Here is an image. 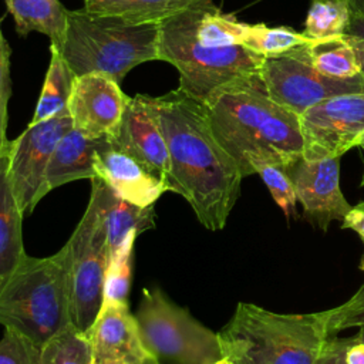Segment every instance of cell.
<instances>
[{"label": "cell", "instance_id": "obj_1", "mask_svg": "<svg viewBox=\"0 0 364 364\" xmlns=\"http://www.w3.org/2000/svg\"><path fill=\"white\" fill-rule=\"evenodd\" d=\"M146 98L169 154L168 191L191 205L202 226L222 230L240 195L243 176L218 141L206 105L179 88Z\"/></svg>", "mask_w": 364, "mask_h": 364}, {"label": "cell", "instance_id": "obj_2", "mask_svg": "<svg viewBox=\"0 0 364 364\" xmlns=\"http://www.w3.org/2000/svg\"><path fill=\"white\" fill-rule=\"evenodd\" d=\"M205 105L218 141L235 158L243 178L253 175L257 161L287 168L303 156L299 115L273 101L262 78L230 87Z\"/></svg>", "mask_w": 364, "mask_h": 364}, {"label": "cell", "instance_id": "obj_3", "mask_svg": "<svg viewBox=\"0 0 364 364\" xmlns=\"http://www.w3.org/2000/svg\"><path fill=\"white\" fill-rule=\"evenodd\" d=\"M212 0L198 4L159 23V60L179 73V90L206 104L219 92L260 80L264 57L245 46H205L196 37L202 10Z\"/></svg>", "mask_w": 364, "mask_h": 364}, {"label": "cell", "instance_id": "obj_4", "mask_svg": "<svg viewBox=\"0 0 364 364\" xmlns=\"http://www.w3.org/2000/svg\"><path fill=\"white\" fill-rule=\"evenodd\" d=\"M218 337L233 364H314L330 337L327 311L274 313L240 301Z\"/></svg>", "mask_w": 364, "mask_h": 364}, {"label": "cell", "instance_id": "obj_5", "mask_svg": "<svg viewBox=\"0 0 364 364\" xmlns=\"http://www.w3.org/2000/svg\"><path fill=\"white\" fill-rule=\"evenodd\" d=\"M70 303L67 246L47 257L26 253L0 283V324L43 347L71 323Z\"/></svg>", "mask_w": 364, "mask_h": 364}, {"label": "cell", "instance_id": "obj_6", "mask_svg": "<svg viewBox=\"0 0 364 364\" xmlns=\"http://www.w3.org/2000/svg\"><path fill=\"white\" fill-rule=\"evenodd\" d=\"M159 23L135 24L87 10H68L58 50L75 77L101 73L119 84L138 64L159 60Z\"/></svg>", "mask_w": 364, "mask_h": 364}, {"label": "cell", "instance_id": "obj_7", "mask_svg": "<svg viewBox=\"0 0 364 364\" xmlns=\"http://www.w3.org/2000/svg\"><path fill=\"white\" fill-rule=\"evenodd\" d=\"M134 316L142 343L156 364H213L223 357L218 333L173 303L158 286L142 290Z\"/></svg>", "mask_w": 364, "mask_h": 364}, {"label": "cell", "instance_id": "obj_8", "mask_svg": "<svg viewBox=\"0 0 364 364\" xmlns=\"http://www.w3.org/2000/svg\"><path fill=\"white\" fill-rule=\"evenodd\" d=\"M65 246L70 266L71 324L88 336L102 306L104 277L109 259L102 205L94 188L87 209Z\"/></svg>", "mask_w": 364, "mask_h": 364}, {"label": "cell", "instance_id": "obj_9", "mask_svg": "<svg viewBox=\"0 0 364 364\" xmlns=\"http://www.w3.org/2000/svg\"><path fill=\"white\" fill-rule=\"evenodd\" d=\"M260 77L267 95L297 115L330 97L364 92L361 75L333 78L318 73L311 64L309 44L279 55L264 57Z\"/></svg>", "mask_w": 364, "mask_h": 364}, {"label": "cell", "instance_id": "obj_10", "mask_svg": "<svg viewBox=\"0 0 364 364\" xmlns=\"http://www.w3.org/2000/svg\"><path fill=\"white\" fill-rule=\"evenodd\" d=\"M299 118L303 158H341L364 135V92L330 97L307 108Z\"/></svg>", "mask_w": 364, "mask_h": 364}, {"label": "cell", "instance_id": "obj_11", "mask_svg": "<svg viewBox=\"0 0 364 364\" xmlns=\"http://www.w3.org/2000/svg\"><path fill=\"white\" fill-rule=\"evenodd\" d=\"M73 128L70 115L55 117L27 128L9 148V176L23 215L31 213L41 198L44 175L60 138Z\"/></svg>", "mask_w": 364, "mask_h": 364}, {"label": "cell", "instance_id": "obj_12", "mask_svg": "<svg viewBox=\"0 0 364 364\" xmlns=\"http://www.w3.org/2000/svg\"><path fill=\"white\" fill-rule=\"evenodd\" d=\"M286 171L310 223L326 232L331 222H343L351 205L340 188V158L311 161L301 156Z\"/></svg>", "mask_w": 364, "mask_h": 364}, {"label": "cell", "instance_id": "obj_13", "mask_svg": "<svg viewBox=\"0 0 364 364\" xmlns=\"http://www.w3.org/2000/svg\"><path fill=\"white\" fill-rule=\"evenodd\" d=\"M129 97L109 75L90 73L74 78L68 102L73 127L94 136L111 135L118 127Z\"/></svg>", "mask_w": 364, "mask_h": 364}, {"label": "cell", "instance_id": "obj_14", "mask_svg": "<svg viewBox=\"0 0 364 364\" xmlns=\"http://www.w3.org/2000/svg\"><path fill=\"white\" fill-rule=\"evenodd\" d=\"M107 136L112 146L141 162L166 183L169 154L158 118L146 95L129 97L118 127Z\"/></svg>", "mask_w": 364, "mask_h": 364}, {"label": "cell", "instance_id": "obj_15", "mask_svg": "<svg viewBox=\"0 0 364 364\" xmlns=\"http://www.w3.org/2000/svg\"><path fill=\"white\" fill-rule=\"evenodd\" d=\"M97 364H156L145 348L128 303L102 304L87 336Z\"/></svg>", "mask_w": 364, "mask_h": 364}, {"label": "cell", "instance_id": "obj_16", "mask_svg": "<svg viewBox=\"0 0 364 364\" xmlns=\"http://www.w3.org/2000/svg\"><path fill=\"white\" fill-rule=\"evenodd\" d=\"M95 178L102 179L118 196L136 205L151 206L168 191L166 183L141 162L117 149L104 136L95 154Z\"/></svg>", "mask_w": 364, "mask_h": 364}, {"label": "cell", "instance_id": "obj_17", "mask_svg": "<svg viewBox=\"0 0 364 364\" xmlns=\"http://www.w3.org/2000/svg\"><path fill=\"white\" fill-rule=\"evenodd\" d=\"M102 138L90 136L74 127L70 128L53 151L44 175L41 198L68 182L95 178V154Z\"/></svg>", "mask_w": 364, "mask_h": 364}, {"label": "cell", "instance_id": "obj_18", "mask_svg": "<svg viewBox=\"0 0 364 364\" xmlns=\"http://www.w3.org/2000/svg\"><path fill=\"white\" fill-rule=\"evenodd\" d=\"M91 188L98 192L104 223L107 230L108 256H112L131 235H141L155 226V209L151 206H136L118 196L102 179L92 178Z\"/></svg>", "mask_w": 364, "mask_h": 364}, {"label": "cell", "instance_id": "obj_19", "mask_svg": "<svg viewBox=\"0 0 364 364\" xmlns=\"http://www.w3.org/2000/svg\"><path fill=\"white\" fill-rule=\"evenodd\" d=\"M9 148L0 155V283L26 256L21 235L24 215L20 210L9 176Z\"/></svg>", "mask_w": 364, "mask_h": 364}, {"label": "cell", "instance_id": "obj_20", "mask_svg": "<svg viewBox=\"0 0 364 364\" xmlns=\"http://www.w3.org/2000/svg\"><path fill=\"white\" fill-rule=\"evenodd\" d=\"M9 13L14 17L16 31L26 37L38 31L50 38V48L60 50L68 10L58 0H4Z\"/></svg>", "mask_w": 364, "mask_h": 364}, {"label": "cell", "instance_id": "obj_21", "mask_svg": "<svg viewBox=\"0 0 364 364\" xmlns=\"http://www.w3.org/2000/svg\"><path fill=\"white\" fill-rule=\"evenodd\" d=\"M202 0H84V10L129 23H161Z\"/></svg>", "mask_w": 364, "mask_h": 364}, {"label": "cell", "instance_id": "obj_22", "mask_svg": "<svg viewBox=\"0 0 364 364\" xmlns=\"http://www.w3.org/2000/svg\"><path fill=\"white\" fill-rule=\"evenodd\" d=\"M50 54L51 60L33 119L30 121L31 125L55 117L70 115L68 102L75 75L57 50L50 48Z\"/></svg>", "mask_w": 364, "mask_h": 364}, {"label": "cell", "instance_id": "obj_23", "mask_svg": "<svg viewBox=\"0 0 364 364\" xmlns=\"http://www.w3.org/2000/svg\"><path fill=\"white\" fill-rule=\"evenodd\" d=\"M309 55L313 67L327 77L354 78L360 75L358 57L347 34L314 40L309 44Z\"/></svg>", "mask_w": 364, "mask_h": 364}, {"label": "cell", "instance_id": "obj_24", "mask_svg": "<svg viewBox=\"0 0 364 364\" xmlns=\"http://www.w3.org/2000/svg\"><path fill=\"white\" fill-rule=\"evenodd\" d=\"M351 10L343 0H313L303 34L311 40L341 37L351 21Z\"/></svg>", "mask_w": 364, "mask_h": 364}, {"label": "cell", "instance_id": "obj_25", "mask_svg": "<svg viewBox=\"0 0 364 364\" xmlns=\"http://www.w3.org/2000/svg\"><path fill=\"white\" fill-rule=\"evenodd\" d=\"M310 43L313 40L303 33H297L289 27H267L264 23H246L242 38V46L262 57L279 55Z\"/></svg>", "mask_w": 364, "mask_h": 364}, {"label": "cell", "instance_id": "obj_26", "mask_svg": "<svg viewBox=\"0 0 364 364\" xmlns=\"http://www.w3.org/2000/svg\"><path fill=\"white\" fill-rule=\"evenodd\" d=\"M43 364H91L92 347L90 338L71 323L54 334L41 347Z\"/></svg>", "mask_w": 364, "mask_h": 364}, {"label": "cell", "instance_id": "obj_27", "mask_svg": "<svg viewBox=\"0 0 364 364\" xmlns=\"http://www.w3.org/2000/svg\"><path fill=\"white\" fill-rule=\"evenodd\" d=\"M136 236H128L121 247L108 259V266L104 277L102 304L128 303V293L131 286V262L134 242Z\"/></svg>", "mask_w": 364, "mask_h": 364}, {"label": "cell", "instance_id": "obj_28", "mask_svg": "<svg viewBox=\"0 0 364 364\" xmlns=\"http://www.w3.org/2000/svg\"><path fill=\"white\" fill-rule=\"evenodd\" d=\"M253 173H257L269 189L273 200L284 213H290L296 206V192L286 168L277 162L257 161L252 165Z\"/></svg>", "mask_w": 364, "mask_h": 364}, {"label": "cell", "instance_id": "obj_29", "mask_svg": "<svg viewBox=\"0 0 364 364\" xmlns=\"http://www.w3.org/2000/svg\"><path fill=\"white\" fill-rule=\"evenodd\" d=\"M326 311L330 336L357 328V340L364 341V284L346 303Z\"/></svg>", "mask_w": 364, "mask_h": 364}, {"label": "cell", "instance_id": "obj_30", "mask_svg": "<svg viewBox=\"0 0 364 364\" xmlns=\"http://www.w3.org/2000/svg\"><path fill=\"white\" fill-rule=\"evenodd\" d=\"M0 364H43L41 347L21 333L4 327L0 340Z\"/></svg>", "mask_w": 364, "mask_h": 364}, {"label": "cell", "instance_id": "obj_31", "mask_svg": "<svg viewBox=\"0 0 364 364\" xmlns=\"http://www.w3.org/2000/svg\"><path fill=\"white\" fill-rule=\"evenodd\" d=\"M1 23V18H0ZM10 55L11 48L3 36L0 24V149H6L10 145L7 139V105L11 95L10 80Z\"/></svg>", "mask_w": 364, "mask_h": 364}, {"label": "cell", "instance_id": "obj_32", "mask_svg": "<svg viewBox=\"0 0 364 364\" xmlns=\"http://www.w3.org/2000/svg\"><path fill=\"white\" fill-rule=\"evenodd\" d=\"M354 341H355V336L353 337L330 336L323 344L314 364H347V360H346L347 350Z\"/></svg>", "mask_w": 364, "mask_h": 364}, {"label": "cell", "instance_id": "obj_33", "mask_svg": "<svg viewBox=\"0 0 364 364\" xmlns=\"http://www.w3.org/2000/svg\"><path fill=\"white\" fill-rule=\"evenodd\" d=\"M346 34L357 53L360 75L364 80V16H351V21Z\"/></svg>", "mask_w": 364, "mask_h": 364}, {"label": "cell", "instance_id": "obj_34", "mask_svg": "<svg viewBox=\"0 0 364 364\" xmlns=\"http://www.w3.org/2000/svg\"><path fill=\"white\" fill-rule=\"evenodd\" d=\"M341 228L354 230L364 243V200L351 206L350 212L341 222Z\"/></svg>", "mask_w": 364, "mask_h": 364}, {"label": "cell", "instance_id": "obj_35", "mask_svg": "<svg viewBox=\"0 0 364 364\" xmlns=\"http://www.w3.org/2000/svg\"><path fill=\"white\" fill-rule=\"evenodd\" d=\"M347 364H364V341L357 340L348 347L346 355Z\"/></svg>", "mask_w": 364, "mask_h": 364}, {"label": "cell", "instance_id": "obj_36", "mask_svg": "<svg viewBox=\"0 0 364 364\" xmlns=\"http://www.w3.org/2000/svg\"><path fill=\"white\" fill-rule=\"evenodd\" d=\"M348 4L353 16H364V0H343Z\"/></svg>", "mask_w": 364, "mask_h": 364}, {"label": "cell", "instance_id": "obj_37", "mask_svg": "<svg viewBox=\"0 0 364 364\" xmlns=\"http://www.w3.org/2000/svg\"><path fill=\"white\" fill-rule=\"evenodd\" d=\"M357 146H360V148L364 151V135L361 136V139H360V142H358V145H357ZM360 185H361V186H364V172H363V178H361Z\"/></svg>", "mask_w": 364, "mask_h": 364}, {"label": "cell", "instance_id": "obj_38", "mask_svg": "<svg viewBox=\"0 0 364 364\" xmlns=\"http://www.w3.org/2000/svg\"><path fill=\"white\" fill-rule=\"evenodd\" d=\"M213 364H233L229 358H226V357H222L220 360H218L216 363H213Z\"/></svg>", "mask_w": 364, "mask_h": 364}, {"label": "cell", "instance_id": "obj_39", "mask_svg": "<svg viewBox=\"0 0 364 364\" xmlns=\"http://www.w3.org/2000/svg\"><path fill=\"white\" fill-rule=\"evenodd\" d=\"M360 270H361V272H364V256H363L361 263H360Z\"/></svg>", "mask_w": 364, "mask_h": 364}, {"label": "cell", "instance_id": "obj_40", "mask_svg": "<svg viewBox=\"0 0 364 364\" xmlns=\"http://www.w3.org/2000/svg\"><path fill=\"white\" fill-rule=\"evenodd\" d=\"M7 148H9V146H7ZM7 148H6V149H7ZM6 149H0V155H1V152H3V151H6Z\"/></svg>", "mask_w": 364, "mask_h": 364}, {"label": "cell", "instance_id": "obj_41", "mask_svg": "<svg viewBox=\"0 0 364 364\" xmlns=\"http://www.w3.org/2000/svg\"><path fill=\"white\" fill-rule=\"evenodd\" d=\"M91 364H97V363H91Z\"/></svg>", "mask_w": 364, "mask_h": 364}]
</instances>
